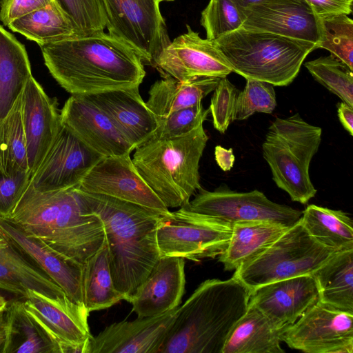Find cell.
Listing matches in <instances>:
<instances>
[{"label": "cell", "instance_id": "obj_36", "mask_svg": "<svg viewBox=\"0 0 353 353\" xmlns=\"http://www.w3.org/2000/svg\"><path fill=\"white\" fill-rule=\"evenodd\" d=\"M317 48L330 52L353 70V21L341 14L319 18Z\"/></svg>", "mask_w": 353, "mask_h": 353}, {"label": "cell", "instance_id": "obj_39", "mask_svg": "<svg viewBox=\"0 0 353 353\" xmlns=\"http://www.w3.org/2000/svg\"><path fill=\"white\" fill-rule=\"evenodd\" d=\"M276 106L274 85L255 79H246L237 97L234 120L241 121L256 112L271 114Z\"/></svg>", "mask_w": 353, "mask_h": 353}, {"label": "cell", "instance_id": "obj_23", "mask_svg": "<svg viewBox=\"0 0 353 353\" xmlns=\"http://www.w3.org/2000/svg\"><path fill=\"white\" fill-rule=\"evenodd\" d=\"M185 259L162 256L130 299L138 318L163 314L178 306L185 291Z\"/></svg>", "mask_w": 353, "mask_h": 353}, {"label": "cell", "instance_id": "obj_52", "mask_svg": "<svg viewBox=\"0 0 353 353\" xmlns=\"http://www.w3.org/2000/svg\"><path fill=\"white\" fill-rule=\"evenodd\" d=\"M159 1H160V2H161V1H174V0H159Z\"/></svg>", "mask_w": 353, "mask_h": 353}, {"label": "cell", "instance_id": "obj_16", "mask_svg": "<svg viewBox=\"0 0 353 353\" xmlns=\"http://www.w3.org/2000/svg\"><path fill=\"white\" fill-rule=\"evenodd\" d=\"M187 32L163 48L154 66L181 81L199 77H226L232 69L214 43L187 25Z\"/></svg>", "mask_w": 353, "mask_h": 353}, {"label": "cell", "instance_id": "obj_26", "mask_svg": "<svg viewBox=\"0 0 353 353\" xmlns=\"http://www.w3.org/2000/svg\"><path fill=\"white\" fill-rule=\"evenodd\" d=\"M1 353H61L59 346L28 313L24 302H8L3 312Z\"/></svg>", "mask_w": 353, "mask_h": 353}, {"label": "cell", "instance_id": "obj_27", "mask_svg": "<svg viewBox=\"0 0 353 353\" xmlns=\"http://www.w3.org/2000/svg\"><path fill=\"white\" fill-rule=\"evenodd\" d=\"M0 290L23 299L28 290L50 296L66 294L10 241L6 246L0 248Z\"/></svg>", "mask_w": 353, "mask_h": 353}, {"label": "cell", "instance_id": "obj_4", "mask_svg": "<svg viewBox=\"0 0 353 353\" xmlns=\"http://www.w3.org/2000/svg\"><path fill=\"white\" fill-rule=\"evenodd\" d=\"M250 293L234 275L202 282L179 306L159 353H221L232 327L248 310Z\"/></svg>", "mask_w": 353, "mask_h": 353}, {"label": "cell", "instance_id": "obj_24", "mask_svg": "<svg viewBox=\"0 0 353 353\" xmlns=\"http://www.w3.org/2000/svg\"><path fill=\"white\" fill-rule=\"evenodd\" d=\"M102 109L134 149L148 141L159 125L141 97L139 87L84 95Z\"/></svg>", "mask_w": 353, "mask_h": 353}, {"label": "cell", "instance_id": "obj_11", "mask_svg": "<svg viewBox=\"0 0 353 353\" xmlns=\"http://www.w3.org/2000/svg\"><path fill=\"white\" fill-rule=\"evenodd\" d=\"M183 206L231 225L239 221H268L291 227L300 221L303 213L272 201L259 190L239 192L225 185L213 191L201 188L194 198Z\"/></svg>", "mask_w": 353, "mask_h": 353}, {"label": "cell", "instance_id": "obj_34", "mask_svg": "<svg viewBox=\"0 0 353 353\" xmlns=\"http://www.w3.org/2000/svg\"><path fill=\"white\" fill-rule=\"evenodd\" d=\"M82 286L88 313L109 308L124 300L114 286L105 239L100 249L83 263Z\"/></svg>", "mask_w": 353, "mask_h": 353}, {"label": "cell", "instance_id": "obj_45", "mask_svg": "<svg viewBox=\"0 0 353 353\" xmlns=\"http://www.w3.org/2000/svg\"><path fill=\"white\" fill-rule=\"evenodd\" d=\"M305 1L319 18L341 14L348 15L352 11L353 0Z\"/></svg>", "mask_w": 353, "mask_h": 353}, {"label": "cell", "instance_id": "obj_18", "mask_svg": "<svg viewBox=\"0 0 353 353\" xmlns=\"http://www.w3.org/2000/svg\"><path fill=\"white\" fill-rule=\"evenodd\" d=\"M61 122L103 157L131 153L134 149L110 117L84 95H72L60 112Z\"/></svg>", "mask_w": 353, "mask_h": 353}, {"label": "cell", "instance_id": "obj_19", "mask_svg": "<svg viewBox=\"0 0 353 353\" xmlns=\"http://www.w3.org/2000/svg\"><path fill=\"white\" fill-rule=\"evenodd\" d=\"M240 10L245 29L312 42L316 48L319 18L305 0H263Z\"/></svg>", "mask_w": 353, "mask_h": 353}, {"label": "cell", "instance_id": "obj_10", "mask_svg": "<svg viewBox=\"0 0 353 353\" xmlns=\"http://www.w3.org/2000/svg\"><path fill=\"white\" fill-rule=\"evenodd\" d=\"M108 33L125 41L143 64L154 66L170 43L159 0H101Z\"/></svg>", "mask_w": 353, "mask_h": 353}, {"label": "cell", "instance_id": "obj_1", "mask_svg": "<svg viewBox=\"0 0 353 353\" xmlns=\"http://www.w3.org/2000/svg\"><path fill=\"white\" fill-rule=\"evenodd\" d=\"M39 47L51 75L72 95L137 88L145 75L137 52L104 31Z\"/></svg>", "mask_w": 353, "mask_h": 353}, {"label": "cell", "instance_id": "obj_14", "mask_svg": "<svg viewBox=\"0 0 353 353\" xmlns=\"http://www.w3.org/2000/svg\"><path fill=\"white\" fill-rule=\"evenodd\" d=\"M101 158L61 123L30 183L39 191L77 186Z\"/></svg>", "mask_w": 353, "mask_h": 353}, {"label": "cell", "instance_id": "obj_12", "mask_svg": "<svg viewBox=\"0 0 353 353\" xmlns=\"http://www.w3.org/2000/svg\"><path fill=\"white\" fill-rule=\"evenodd\" d=\"M352 320L353 313L318 301L285 329L281 340L307 353H352Z\"/></svg>", "mask_w": 353, "mask_h": 353}, {"label": "cell", "instance_id": "obj_20", "mask_svg": "<svg viewBox=\"0 0 353 353\" xmlns=\"http://www.w3.org/2000/svg\"><path fill=\"white\" fill-rule=\"evenodd\" d=\"M317 284L307 274L274 281L251 290L252 303L277 327L285 329L319 301Z\"/></svg>", "mask_w": 353, "mask_h": 353}, {"label": "cell", "instance_id": "obj_13", "mask_svg": "<svg viewBox=\"0 0 353 353\" xmlns=\"http://www.w3.org/2000/svg\"><path fill=\"white\" fill-rule=\"evenodd\" d=\"M28 313L59 346L61 353H87L90 340L85 307L66 294L50 296L28 290L24 298Z\"/></svg>", "mask_w": 353, "mask_h": 353}, {"label": "cell", "instance_id": "obj_8", "mask_svg": "<svg viewBox=\"0 0 353 353\" xmlns=\"http://www.w3.org/2000/svg\"><path fill=\"white\" fill-rule=\"evenodd\" d=\"M335 252L312 237L299 221L233 275L252 290L274 281L312 275Z\"/></svg>", "mask_w": 353, "mask_h": 353}, {"label": "cell", "instance_id": "obj_6", "mask_svg": "<svg viewBox=\"0 0 353 353\" xmlns=\"http://www.w3.org/2000/svg\"><path fill=\"white\" fill-rule=\"evenodd\" d=\"M214 43L234 72L274 86L290 85L306 57L316 49L312 42L243 27Z\"/></svg>", "mask_w": 353, "mask_h": 353}, {"label": "cell", "instance_id": "obj_35", "mask_svg": "<svg viewBox=\"0 0 353 353\" xmlns=\"http://www.w3.org/2000/svg\"><path fill=\"white\" fill-rule=\"evenodd\" d=\"M0 168L10 175L30 173L23 129L21 96L0 120Z\"/></svg>", "mask_w": 353, "mask_h": 353}, {"label": "cell", "instance_id": "obj_44", "mask_svg": "<svg viewBox=\"0 0 353 353\" xmlns=\"http://www.w3.org/2000/svg\"><path fill=\"white\" fill-rule=\"evenodd\" d=\"M54 0H0V21L8 26L12 21Z\"/></svg>", "mask_w": 353, "mask_h": 353}, {"label": "cell", "instance_id": "obj_25", "mask_svg": "<svg viewBox=\"0 0 353 353\" xmlns=\"http://www.w3.org/2000/svg\"><path fill=\"white\" fill-rule=\"evenodd\" d=\"M277 327L250 301L245 313L228 334L221 353H283Z\"/></svg>", "mask_w": 353, "mask_h": 353}, {"label": "cell", "instance_id": "obj_32", "mask_svg": "<svg viewBox=\"0 0 353 353\" xmlns=\"http://www.w3.org/2000/svg\"><path fill=\"white\" fill-rule=\"evenodd\" d=\"M8 27L39 46L77 36L72 21L56 0L16 19Z\"/></svg>", "mask_w": 353, "mask_h": 353}, {"label": "cell", "instance_id": "obj_5", "mask_svg": "<svg viewBox=\"0 0 353 353\" xmlns=\"http://www.w3.org/2000/svg\"><path fill=\"white\" fill-rule=\"evenodd\" d=\"M208 139L202 123L182 136L150 139L134 149L136 169L168 209L185 205L201 188L199 162Z\"/></svg>", "mask_w": 353, "mask_h": 353}, {"label": "cell", "instance_id": "obj_46", "mask_svg": "<svg viewBox=\"0 0 353 353\" xmlns=\"http://www.w3.org/2000/svg\"><path fill=\"white\" fill-rule=\"evenodd\" d=\"M214 159L220 168L227 172L232 168L235 157L232 148L225 149L221 145H216L214 148Z\"/></svg>", "mask_w": 353, "mask_h": 353}, {"label": "cell", "instance_id": "obj_47", "mask_svg": "<svg viewBox=\"0 0 353 353\" xmlns=\"http://www.w3.org/2000/svg\"><path fill=\"white\" fill-rule=\"evenodd\" d=\"M339 121L350 135H353V107L342 101L337 105Z\"/></svg>", "mask_w": 353, "mask_h": 353}, {"label": "cell", "instance_id": "obj_38", "mask_svg": "<svg viewBox=\"0 0 353 353\" xmlns=\"http://www.w3.org/2000/svg\"><path fill=\"white\" fill-rule=\"evenodd\" d=\"M245 17L231 0H210L201 13L207 39L216 41L243 26Z\"/></svg>", "mask_w": 353, "mask_h": 353}, {"label": "cell", "instance_id": "obj_33", "mask_svg": "<svg viewBox=\"0 0 353 353\" xmlns=\"http://www.w3.org/2000/svg\"><path fill=\"white\" fill-rule=\"evenodd\" d=\"M301 224L318 242L336 252L353 249V221L343 211L309 205Z\"/></svg>", "mask_w": 353, "mask_h": 353}, {"label": "cell", "instance_id": "obj_15", "mask_svg": "<svg viewBox=\"0 0 353 353\" xmlns=\"http://www.w3.org/2000/svg\"><path fill=\"white\" fill-rule=\"evenodd\" d=\"M77 187L84 192L139 205L161 215L170 212L139 174L130 153L101 158Z\"/></svg>", "mask_w": 353, "mask_h": 353}, {"label": "cell", "instance_id": "obj_7", "mask_svg": "<svg viewBox=\"0 0 353 353\" xmlns=\"http://www.w3.org/2000/svg\"><path fill=\"white\" fill-rule=\"evenodd\" d=\"M320 127L306 122L299 113L277 117L262 144L263 156L272 180L293 201L306 204L316 194L309 169L321 142Z\"/></svg>", "mask_w": 353, "mask_h": 353}, {"label": "cell", "instance_id": "obj_21", "mask_svg": "<svg viewBox=\"0 0 353 353\" xmlns=\"http://www.w3.org/2000/svg\"><path fill=\"white\" fill-rule=\"evenodd\" d=\"M21 110L29 171L35 172L61 124L55 102L33 76L21 93Z\"/></svg>", "mask_w": 353, "mask_h": 353}, {"label": "cell", "instance_id": "obj_29", "mask_svg": "<svg viewBox=\"0 0 353 353\" xmlns=\"http://www.w3.org/2000/svg\"><path fill=\"white\" fill-rule=\"evenodd\" d=\"M289 228L268 221H239L232 225V234L219 256L225 270H235L279 238Z\"/></svg>", "mask_w": 353, "mask_h": 353}, {"label": "cell", "instance_id": "obj_43", "mask_svg": "<svg viewBox=\"0 0 353 353\" xmlns=\"http://www.w3.org/2000/svg\"><path fill=\"white\" fill-rule=\"evenodd\" d=\"M31 174L10 175L0 168V216L8 219L28 185Z\"/></svg>", "mask_w": 353, "mask_h": 353}, {"label": "cell", "instance_id": "obj_3", "mask_svg": "<svg viewBox=\"0 0 353 353\" xmlns=\"http://www.w3.org/2000/svg\"><path fill=\"white\" fill-rule=\"evenodd\" d=\"M79 190L88 209L102 221L114 286L130 302L161 257L157 233L161 214L130 202Z\"/></svg>", "mask_w": 353, "mask_h": 353}, {"label": "cell", "instance_id": "obj_42", "mask_svg": "<svg viewBox=\"0 0 353 353\" xmlns=\"http://www.w3.org/2000/svg\"><path fill=\"white\" fill-rule=\"evenodd\" d=\"M239 90L226 77L221 78L214 90L209 107L214 128L221 133L234 121Z\"/></svg>", "mask_w": 353, "mask_h": 353}, {"label": "cell", "instance_id": "obj_9", "mask_svg": "<svg viewBox=\"0 0 353 353\" xmlns=\"http://www.w3.org/2000/svg\"><path fill=\"white\" fill-rule=\"evenodd\" d=\"M231 234V224L182 206L160 216L157 237L161 256L199 261L223 254Z\"/></svg>", "mask_w": 353, "mask_h": 353}, {"label": "cell", "instance_id": "obj_22", "mask_svg": "<svg viewBox=\"0 0 353 353\" xmlns=\"http://www.w3.org/2000/svg\"><path fill=\"white\" fill-rule=\"evenodd\" d=\"M0 227L9 241L54 281L71 300L85 307L82 286L83 264L64 256L1 216Z\"/></svg>", "mask_w": 353, "mask_h": 353}, {"label": "cell", "instance_id": "obj_28", "mask_svg": "<svg viewBox=\"0 0 353 353\" xmlns=\"http://www.w3.org/2000/svg\"><path fill=\"white\" fill-rule=\"evenodd\" d=\"M220 79L204 77L185 82L165 74L152 85L145 103L159 121L176 111L201 103Z\"/></svg>", "mask_w": 353, "mask_h": 353}, {"label": "cell", "instance_id": "obj_41", "mask_svg": "<svg viewBox=\"0 0 353 353\" xmlns=\"http://www.w3.org/2000/svg\"><path fill=\"white\" fill-rule=\"evenodd\" d=\"M209 112V108L205 109L202 103L176 111L159 120L158 127L150 139H169L185 134L203 123Z\"/></svg>", "mask_w": 353, "mask_h": 353}, {"label": "cell", "instance_id": "obj_37", "mask_svg": "<svg viewBox=\"0 0 353 353\" xmlns=\"http://www.w3.org/2000/svg\"><path fill=\"white\" fill-rule=\"evenodd\" d=\"M315 81L353 107V70L332 55L304 63Z\"/></svg>", "mask_w": 353, "mask_h": 353}, {"label": "cell", "instance_id": "obj_48", "mask_svg": "<svg viewBox=\"0 0 353 353\" xmlns=\"http://www.w3.org/2000/svg\"><path fill=\"white\" fill-rule=\"evenodd\" d=\"M239 9H243L261 2L263 0H231Z\"/></svg>", "mask_w": 353, "mask_h": 353}, {"label": "cell", "instance_id": "obj_30", "mask_svg": "<svg viewBox=\"0 0 353 353\" xmlns=\"http://www.w3.org/2000/svg\"><path fill=\"white\" fill-rule=\"evenodd\" d=\"M32 76L25 46L0 25V120L10 111Z\"/></svg>", "mask_w": 353, "mask_h": 353}, {"label": "cell", "instance_id": "obj_17", "mask_svg": "<svg viewBox=\"0 0 353 353\" xmlns=\"http://www.w3.org/2000/svg\"><path fill=\"white\" fill-rule=\"evenodd\" d=\"M179 306L159 315L107 326L91 337L87 353H159Z\"/></svg>", "mask_w": 353, "mask_h": 353}, {"label": "cell", "instance_id": "obj_31", "mask_svg": "<svg viewBox=\"0 0 353 353\" xmlns=\"http://www.w3.org/2000/svg\"><path fill=\"white\" fill-rule=\"evenodd\" d=\"M312 275L319 301L353 313V249L336 252Z\"/></svg>", "mask_w": 353, "mask_h": 353}, {"label": "cell", "instance_id": "obj_2", "mask_svg": "<svg viewBox=\"0 0 353 353\" xmlns=\"http://www.w3.org/2000/svg\"><path fill=\"white\" fill-rule=\"evenodd\" d=\"M6 219L26 234L82 264L105 239L102 221L88 209L77 186L39 191L29 183Z\"/></svg>", "mask_w": 353, "mask_h": 353}, {"label": "cell", "instance_id": "obj_49", "mask_svg": "<svg viewBox=\"0 0 353 353\" xmlns=\"http://www.w3.org/2000/svg\"><path fill=\"white\" fill-rule=\"evenodd\" d=\"M9 243V241L0 227V248L6 246Z\"/></svg>", "mask_w": 353, "mask_h": 353}, {"label": "cell", "instance_id": "obj_51", "mask_svg": "<svg viewBox=\"0 0 353 353\" xmlns=\"http://www.w3.org/2000/svg\"><path fill=\"white\" fill-rule=\"evenodd\" d=\"M7 303L8 301H6V299L2 295L0 294V313L3 312L7 305Z\"/></svg>", "mask_w": 353, "mask_h": 353}, {"label": "cell", "instance_id": "obj_50", "mask_svg": "<svg viewBox=\"0 0 353 353\" xmlns=\"http://www.w3.org/2000/svg\"><path fill=\"white\" fill-rule=\"evenodd\" d=\"M3 340V312L0 313V348Z\"/></svg>", "mask_w": 353, "mask_h": 353}, {"label": "cell", "instance_id": "obj_40", "mask_svg": "<svg viewBox=\"0 0 353 353\" xmlns=\"http://www.w3.org/2000/svg\"><path fill=\"white\" fill-rule=\"evenodd\" d=\"M72 21L77 36L104 31L105 14L101 0H56Z\"/></svg>", "mask_w": 353, "mask_h": 353}]
</instances>
